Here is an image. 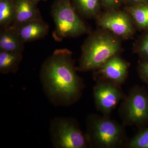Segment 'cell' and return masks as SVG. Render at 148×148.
Returning <instances> with one entry per match:
<instances>
[{
	"mask_svg": "<svg viewBox=\"0 0 148 148\" xmlns=\"http://www.w3.org/2000/svg\"><path fill=\"white\" fill-rule=\"evenodd\" d=\"M71 51L56 49L43 63L40 79L45 94L53 106L69 107L81 98L84 83L77 74Z\"/></svg>",
	"mask_w": 148,
	"mask_h": 148,
	"instance_id": "1",
	"label": "cell"
},
{
	"mask_svg": "<svg viewBox=\"0 0 148 148\" xmlns=\"http://www.w3.org/2000/svg\"><path fill=\"white\" fill-rule=\"evenodd\" d=\"M85 134L90 147L120 148L128 142L124 126L103 115L88 116Z\"/></svg>",
	"mask_w": 148,
	"mask_h": 148,
	"instance_id": "2",
	"label": "cell"
},
{
	"mask_svg": "<svg viewBox=\"0 0 148 148\" xmlns=\"http://www.w3.org/2000/svg\"><path fill=\"white\" fill-rule=\"evenodd\" d=\"M120 49L119 40L106 33H93L86 40L77 70L87 72L98 70Z\"/></svg>",
	"mask_w": 148,
	"mask_h": 148,
	"instance_id": "3",
	"label": "cell"
},
{
	"mask_svg": "<svg viewBox=\"0 0 148 148\" xmlns=\"http://www.w3.org/2000/svg\"><path fill=\"white\" fill-rule=\"evenodd\" d=\"M51 13L55 24L53 37L55 40L61 41L88 32L87 27L72 6L71 0H56Z\"/></svg>",
	"mask_w": 148,
	"mask_h": 148,
	"instance_id": "4",
	"label": "cell"
},
{
	"mask_svg": "<svg viewBox=\"0 0 148 148\" xmlns=\"http://www.w3.org/2000/svg\"><path fill=\"white\" fill-rule=\"evenodd\" d=\"M49 135L54 148H86L89 145L77 121L69 117L57 116L50 120Z\"/></svg>",
	"mask_w": 148,
	"mask_h": 148,
	"instance_id": "5",
	"label": "cell"
},
{
	"mask_svg": "<svg viewBox=\"0 0 148 148\" xmlns=\"http://www.w3.org/2000/svg\"><path fill=\"white\" fill-rule=\"evenodd\" d=\"M119 114L123 125H135L142 129L148 125V92L142 86L132 88L120 106Z\"/></svg>",
	"mask_w": 148,
	"mask_h": 148,
	"instance_id": "6",
	"label": "cell"
},
{
	"mask_svg": "<svg viewBox=\"0 0 148 148\" xmlns=\"http://www.w3.org/2000/svg\"><path fill=\"white\" fill-rule=\"evenodd\" d=\"M95 107L105 116L110 114L125 95L121 86L114 83L99 78L93 88Z\"/></svg>",
	"mask_w": 148,
	"mask_h": 148,
	"instance_id": "7",
	"label": "cell"
},
{
	"mask_svg": "<svg viewBox=\"0 0 148 148\" xmlns=\"http://www.w3.org/2000/svg\"><path fill=\"white\" fill-rule=\"evenodd\" d=\"M98 24L115 34L127 38L133 34V28L129 16L124 12L112 11L104 14L98 18Z\"/></svg>",
	"mask_w": 148,
	"mask_h": 148,
	"instance_id": "8",
	"label": "cell"
},
{
	"mask_svg": "<svg viewBox=\"0 0 148 148\" xmlns=\"http://www.w3.org/2000/svg\"><path fill=\"white\" fill-rule=\"evenodd\" d=\"M129 64L117 55L114 56L99 69L101 78L121 86L127 77Z\"/></svg>",
	"mask_w": 148,
	"mask_h": 148,
	"instance_id": "9",
	"label": "cell"
},
{
	"mask_svg": "<svg viewBox=\"0 0 148 148\" xmlns=\"http://www.w3.org/2000/svg\"><path fill=\"white\" fill-rule=\"evenodd\" d=\"M14 2L15 16L10 27L16 28L29 21L42 19L36 5L30 0H14Z\"/></svg>",
	"mask_w": 148,
	"mask_h": 148,
	"instance_id": "10",
	"label": "cell"
},
{
	"mask_svg": "<svg viewBox=\"0 0 148 148\" xmlns=\"http://www.w3.org/2000/svg\"><path fill=\"white\" fill-rule=\"evenodd\" d=\"M14 28L24 43L41 39L47 35L49 30L48 25L43 19L29 21Z\"/></svg>",
	"mask_w": 148,
	"mask_h": 148,
	"instance_id": "11",
	"label": "cell"
},
{
	"mask_svg": "<svg viewBox=\"0 0 148 148\" xmlns=\"http://www.w3.org/2000/svg\"><path fill=\"white\" fill-rule=\"evenodd\" d=\"M24 43L13 27L1 28L0 33V50L22 53Z\"/></svg>",
	"mask_w": 148,
	"mask_h": 148,
	"instance_id": "12",
	"label": "cell"
},
{
	"mask_svg": "<svg viewBox=\"0 0 148 148\" xmlns=\"http://www.w3.org/2000/svg\"><path fill=\"white\" fill-rule=\"evenodd\" d=\"M22 53L0 50V73L3 75L15 73L22 61Z\"/></svg>",
	"mask_w": 148,
	"mask_h": 148,
	"instance_id": "13",
	"label": "cell"
},
{
	"mask_svg": "<svg viewBox=\"0 0 148 148\" xmlns=\"http://www.w3.org/2000/svg\"><path fill=\"white\" fill-rule=\"evenodd\" d=\"M15 16L14 0H0L1 28H8L12 25Z\"/></svg>",
	"mask_w": 148,
	"mask_h": 148,
	"instance_id": "14",
	"label": "cell"
},
{
	"mask_svg": "<svg viewBox=\"0 0 148 148\" xmlns=\"http://www.w3.org/2000/svg\"><path fill=\"white\" fill-rule=\"evenodd\" d=\"M128 12L139 28L148 30V4L132 6Z\"/></svg>",
	"mask_w": 148,
	"mask_h": 148,
	"instance_id": "15",
	"label": "cell"
},
{
	"mask_svg": "<svg viewBox=\"0 0 148 148\" xmlns=\"http://www.w3.org/2000/svg\"><path fill=\"white\" fill-rule=\"evenodd\" d=\"M76 8L82 14L92 17L98 14L100 9V0H73Z\"/></svg>",
	"mask_w": 148,
	"mask_h": 148,
	"instance_id": "16",
	"label": "cell"
},
{
	"mask_svg": "<svg viewBox=\"0 0 148 148\" xmlns=\"http://www.w3.org/2000/svg\"><path fill=\"white\" fill-rule=\"evenodd\" d=\"M126 147L148 148V125L140 129L134 137L127 142Z\"/></svg>",
	"mask_w": 148,
	"mask_h": 148,
	"instance_id": "17",
	"label": "cell"
},
{
	"mask_svg": "<svg viewBox=\"0 0 148 148\" xmlns=\"http://www.w3.org/2000/svg\"><path fill=\"white\" fill-rule=\"evenodd\" d=\"M139 54L143 61H148V33L144 36L138 48Z\"/></svg>",
	"mask_w": 148,
	"mask_h": 148,
	"instance_id": "18",
	"label": "cell"
},
{
	"mask_svg": "<svg viewBox=\"0 0 148 148\" xmlns=\"http://www.w3.org/2000/svg\"><path fill=\"white\" fill-rule=\"evenodd\" d=\"M140 77L148 86V61H143L138 67Z\"/></svg>",
	"mask_w": 148,
	"mask_h": 148,
	"instance_id": "19",
	"label": "cell"
},
{
	"mask_svg": "<svg viewBox=\"0 0 148 148\" xmlns=\"http://www.w3.org/2000/svg\"><path fill=\"white\" fill-rule=\"evenodd\" d=\"M103 5L107 8L114 9L120 5L123 0H100Z\"/></svg>",
	"mask_w": 148,
	"mask_h": 148,
	"instance_id": "20",
	"label": "cell"
},
{
	"mask_svg": "<svg viewBox=\"0 0 148 148\" xmlns=\"http://www.w3.org/2000/svg\"><path fill=\"white\" fill-rule=\"evenodd\" d=\"M132 6L148 4V0H125Z\"/></svg>",
	"mask_w": 148,
	"mask_h": 148,
	"instance_id": "21",
	"label": "cell"
},
{
	"mask_svg": "<svg viewBox=\"0 0 148 148\" xmlns=\"http://www.w3.org/2000/svg\"><path fill=\"white\" fill-rule=\"evenodd\" d=\"M32 2L34 3L35 4L37 5V4L39 2L42 1H45L46 0H30Z\"/></svg>",
	"mask_w": 148,
	"mask_h": 148,
	"instance_id": "22",
	"label": "cell"
}]
</instances>
